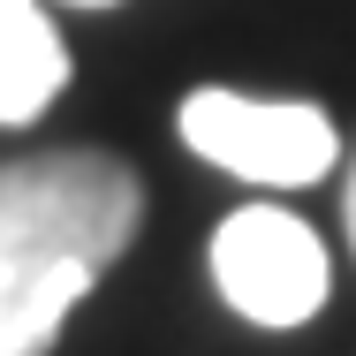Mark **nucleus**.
Instances as JSON below:
<instances>
[{
    "label": "nucleus",
    "instance_id": "20e7f679",
    "mask_svg": "<svg viewBox=\"0 0 356 356\" xmlns=\"http://www.w3.org/2000/svg\"><path fill=\"white\" fill-rule=\"evenodd\" d=\"M69 83V46L46 15V0H0V122H38Z\"/></svg>",
    "mask_w": 356,
    "mask_h": 356
},
{
    "label": "nucleus",
    "instance_id": "39448f33",
    "mask_svg": "<svg viewBox=\"0 0 356 356\" xmlns=\"http://www.w3.org/2000/svg\"><path fill=\"white\" fill-rule=\"evenodd\" d=\"M341 227H349V250H356V159H349V190H341Z\"/></svg>",
    "mask_w": 356,
    "mask_h": 356
},
{
    "label": "nucleus",
    "instance_id": "f257e3e1",
    "mask_svg": "<svg viewBox=\"0 0 356 356\" xmlns=\"http://www.w3.org/2000/svg\"><path fill=\"white\" fill-rule=\"evenodd\" d=\"M144 227V182L122 152H31L0 167V356H46L69 311Z\"/></svg>",
    "mask_w": 356,
    "mask_h": 356
},
{
    "label": "nucleus",
    "instance_id": "7ed1b4c3",
    "mask_svg": "<svg viewBox=\"0 0 356 356\" xmlns=\"http://www.w3.org/2000/svg\"><path fill=\"white\" fill-rule=\"evenodd\" d=\"M213 281L227 296V311L288 334V326L318 318L334 266H326V243L311 235V220L281 213V205H243L213 235Z\"/></svg>",
    "mask_w": 356,
    "mask_h": 356
},
{
    "label": "nucleus",
    "instance_id": "423d86ee",
    "mask_svg": "<svg viewBox=\"0 0 356 356\" xmlns=\"http://www.w3.org/2000/svg\"><path fill=\"white\" fill-rule=\"evenodd\" d=\"M69 8H114V0H69Z\"/></svg>",
    "mask_w": 356,
    "mask_h": 356
},
{
    "label": "nucleus",
    "instance_id": "f03ea898",
    "mask_svg": "<svg viewBox=\"0 0 356 356\" xmlns=\"http://www.w3.org/2000/svg\"><path fill=\"white\" fill-rule=\"evenodd\" d=\"M175 122H182V144L197 159H213L220 175L266 182V190H303L341 159L334 122L311 99H250V91L205 83V91L182 99Z\"/></svg>",
    "mask_w": 356,
    "mask_h": 356
}]
</instances>
